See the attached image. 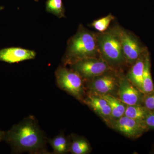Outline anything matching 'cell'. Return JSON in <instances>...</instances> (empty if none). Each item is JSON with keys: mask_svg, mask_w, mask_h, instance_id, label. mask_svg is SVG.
I'll return each instance as SVG.
<instances>
[{"mask_svg": "<svg viewBox=\"0 0 154 154\" xmlns=\"http://www.w3.org/2000/svg\"><path fill=\"white\" fill-rule=\"evenodd\" d=\"M3 8H3L2 7H0V10H2Z\"/></svg>", "mask_w": 154, "mask_h": 154, "instance_id": "603a6c76", "label": "cell"}, {"mask_svg": "<svg viewBox=\"0 0 154 154\" xmlns=\"http://www.w3.org/2000/svg\"><path fill=\"white\" fill-rule=\"evenodd\" d=\"M112 31L118 36L125 61L128 63L133 64L147 50L136 37L126 30L116 28Z\"/></svg>", "mask_w": 154, "mask_h": 154, "instance_id": "8992f818", "label": "cell"}, {"mask_svg": "<svg viewBox=\"0 0 154 154\" xmlns=\"http://www.w3.org/2000/svg\"><path fill=\"white\" fill-rule=\"evenodd\" d=\"M5 131H2L0 129V142L4 140V137H5Z\"/></svg>", "mask_w": 154, "mask_h": 154, "instance_id": "7402d4cb", "label": "cell"}, {"mask_svg": "<svg viewBox=\"0 0 154 154\" xmlns=\"http://www.w3.org/2000/svg\"><path fill=\"white\" fill-rule=\"evenodd\" d=\"M147 51V50L132 65L126 77L129 82L140 91L142 88L144 67Z\"/></svg>", "mask_w": 154, "mask_h": 154, "instance_id": "7c38bea8", "label": "cell"}, {"mask_svg": "<svg viewBox=\"0 0 154 154\" xmlns=\"http://www.w3.org/2000/svg\"><path fill=\"white\" fill-rule=\"evenodd\" d=\"M34 1H35V2H38V1H39V0H34Z\"/></svg>", "mask_w": 154, "mask_h": 154, "instance_id": "cb8c5ba5", "label": "cell"}, {"mask_svg": "<svg viewBox=\"0 0 154 154\" xmlns=\"http://www.w3.org/2000/svg\"><path fill=\"white\" fill-rule=\"evenodd\" d=\"M150 111L142 105H126L124 116L136 120L144 121Z\"/></svg>", "mask_w": 154, "mask_h": 154, "instance_id": "2e32d148", "label": "cell"}, {"mask_svg": "<svg viewBox=\"0 0 154 154\" xmlns=\"http://www.w3.org/2000/svg\"><path fill=\"white\" fill-rule=\"evenodd\" d=\"M96 39L102 58L109 65L117 66L125 62L121 43L113 31L99 34Z\"/></svg>", "mask_w": 154, "mask_h": 154, "instance_id": "277c9868", "label": "cell"}, {"mask_svg": "<svg viewBox=\"0 0 154 154\" xmlns=\"http://www.w3.org/2000/svg\"><path fill=\"white\" fill-rule=\"evenodd\" d=\"M107 101L111 111L112 120L118 119L124 115L126 105L118 98L111 94L100 95Z\"/></svg>", "mask_w": 154, "mask_h": 154, "instance_id": "5bb4252c", "label": "cell"}, {"mask_svg": "<svg viewBox=\"0 0 154 154\" xmlns=\"http://www.w3.org/2000/svg\"><path fill=\"white\" fill-rule=\"evenodd\" d=\"M36 56L34 51L22 48L10 47L0 50V61L10 64L33 60Z\"/></svg>", "mask_w": 154, "mask_h": 154, "instance_id": "8fae6325", "label": "cell"}, {"mask_svg": "<svg viewBox=\"0 0 154 154\" xmlns=\"http://www.w3.org/2000/svg\"><path fill=\"white\" fill-rule=\"evenodd\" d=\"M144 122L149 130H154V110L149 113Z\"/></svg>", "mask_w": 154, "mask_h": 154, "instance_id": "44dd1931", "label": "cell"}, {"mask_svg": "<svg viewBox=\"0 0 154 154\" xmlns=\"http://www.w3.org/2000/svg\"><path fill=\"white\" fill-rule=\"evenodd\" d=\"M45 6L48 13L55 15L59 19L66 17L65 9L62 0H47Z\"/></svg>", "mask_w": 154, "mask_h": 154, "instance_id": "ac0fdd59", "label": "cell"}, {"mask_svg": "<svg viewBox=\"0 0 154 154\" xmlns=\"http://www.w3.org/2000/svg\"><path fill=\"white\" fill-rule=\"evenodd\" d=\"M83 103L88 105L108 125L112 120L110 106L107 101L100 95L89 93Z\"/></svg>", "mask_w": 154, "mask_h": 154, "instance_id": "30bf717a", "label": "cell"}, {"mask_svg": "<svg viewBox=\"0 0 154 154\" xmlns=\"http://www.w3.org/2000/svg\"><path fill=\"white\" fill-rule=\"evenodd\" d=\"M98 52L96 36L80 25L76 33L68 42L63 62L64 66L69 65L82 59L96 57Z\"/></svg>", "mask_w": 154, "mask_h": 154, "instance_id": "7a4b0ae2", "label": "cell"}, {"mask_svg": "<svg viewBox=\"0 0 154 154\" xmlns=\"http://www.w3.org/2000/svg\"><path fill=\"white\" fill-rule=\"evenodd\" d=\"M108 125L131 139L140 137L149 130L144 122L133 119L124 115L118 119L111 120Z\"/></svg>", "mask_w": 154, "mask_h": 154, "instance_id": "ba28073f", "label": "cell"}, {"mask_svg": "<svg viewBox=\"0 0 154 154\" xmlns=\"http://www.w3.org/2000/svg\"><path fill=\"white\" fill-rule=\"evenodd\" d=\"M58 87L83 102L86 97L85 86L82 78L71 69L61 66L55 72Z\"/></svg>", "mask_w": 154, "mask_h": 154, "instance_id": "3957f363", "label": "cell"}, {"mask_svg": "<svg viewBox=\"0 0 154 154\" xmlns=\"http://www.w3.org/2000/svg\"><path fill=\"white\" fill-rule=\"evenodd\" d=\"M69 152L73 154H86L90 151L89 143L85 139L75 135L72 136Z\"/></svg>", "mask_w": 154, "mask_h": 154, "instance_id": "e0dca14e", "label": "cell"}, {"mask_svg": "<svg viewBox=\"0 0 154 154\" xmlns=\"http://www.w3.org/2000/svg\"><path fill=\"white\" fill-rule=\"evenodd\" d=\"M47 139L36 118L29 116L5 131L4 141L10 145L14 153L48 154Z\"/></svg>", "mask_w": 154, "mask_h": 154, "instance_id": "6da1fadb", "label": "cell"}, {"mask_svg": "<svg viewBox=\"0 0 154 154\" xmlns=\"http://www.w3.org/2000/svg\"><path fill=\"white\" fill-rule=\"evenodd\" d=\"M117 94L118 99L125 105H142L144 94L126 78L120 79Z\"/></svg>", "mask_w": 154, "mask_h": 154, "instance_id": "9c48e42d", "label": "cell"}, {"mask_svg": "<svg viewBox=\"0 0 154 154\" xmlns=\"http://www.w3.org/2000/svg\"><path fill=\"white\" fill-rule=\"evenodd\" d=\"M142 105L150 111L154 110V92L144 95Z\"/></svg>", "mask_w": 154, "mask_h": 154, "instance_id": "ffe728a7", "label": "cell"}, {"mask_svg": "<svg viewBox=\"0 0 154 154\" xmlns=\"http://www.w3.org/2000/svg\"><path fill=\"white\" fill-rule=\"evenodd\" d=\"M114 17L111 14L101 19L95 20L91 24V26L96 30L101 33H103L109 27L110 22L113 21Z\"/></svg>", "mask_w": 154, "mask_h": 154, "instance_id": "d6986e66", "label": "cell"}, {"mask_svg": "<svg viewBox=\"0 0 154 154\" xmlns=\"http://www.w3.org/2000/svg\"><path fill=\"white\" fill-rule=\"evenodd\" d=\"M70 68L77 72L85 81L94 79L110 70V65L102 59L86 58L70 64Z\"/></svg>", "mask_w": 154, "mask_h": 154, "instance_id": "5b68a950", "label": "cell"}, {"mask_svg": "<svg viewBox=\"0 0 154 154\" xmlns=\"http://www.w3.org/2000/svg\"><path fill=\"white\" fill-rule=\"evenodd\" d=\"M141 92L144 94L154 92V85L151 72L150 58L148 51L146 54Z\"/></svg>", "mask_w": 154, "mask_h": 154, "instance_id": "9a60e30c", "label": "cell"}, {"mask_svg": "<svg viewBox=\"0 0 154 154\" xmlns=\"http://www.w3.org/2000/svg\"><path fill=\"white\" fill-rule=\"evenodd\" d=\"M120 79L110 70L87 81L89 93L102 95L111 94L117 91Z\"/></svg>", "mask_w": 154, "mask_h": 154, "instance_id": "52a82bcc", "label": "cell"}, {"mask_svg": "<svg viewBox=\"0 0 154 154\" xmlns=\"http://www.w3.org/2000/svg\"><path fill=\"white\" fill-rule=\"evenodd\" d=\"M47 141L52 148L54 154H66L69 152L71 141L63 133L53 138L48 139Z\"/></svg>", "mask_w": 154, "mask_h": 154, "instance_id": "4fadbf2b", "label": "cell"}]
</instances>
